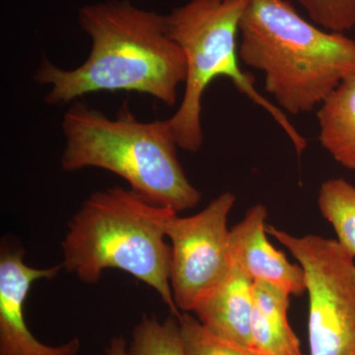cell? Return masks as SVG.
I'll return each mask as SVG.
<instances>
[{"label":"cell","instance_id":"cell-1","mask_svg":"<svg viewBox=\"0 0 355 355\" xmlns=\"http://www.w3.org/2000/svg\"><path fill=\"white\" fill-rule=\"evenodd\" d=\"M79 24L92 41L87 60L64 69L44 55L35 73L37 83L51 87L46 104L64 105L101 91L141 93L167 106L176 104L187 60L168 34L165 15L128 0H109L83 6Z\"/></svg>","mask_w":355,"mask_h":355},{"label":"cell","instance_id":"cell-2","mask_svg":"<svg viewBox=\"0 0 355 355\" xmlns=\"http://www.w3.org/2000/svg\"><path fill=\"white\" fill-rule=\"evenodd\" d=\"M238 53L291 114L307 113L355 73V41L303 19L286 0H249Z\"/></svg>","mask_w":355,"mask_h":355},{"label":"cell","instance_id":"cell-3","mask_svg":"<svg viewBox=\"0 0 355 355\" xmlns=\"http://www.w3.org/2000/svg\"><path fill=\"white\" fill-rule=\"evenodd\" d=\"M62 125L64 171L107 170L125 180L146 202L177 214L200 202L202 193L184 174L168 120L140 121L127 104L111 119L76 100L65 112Z\"/></svg>","mask_w":355,"mask_h":355},{"label":"cell","instance_id":"cell-4","mask_svg":"<svg viewBox=\"0 0 355 355\" xmlns=\"http://www.w3.org/2000/svg\"><path fill=\"white\" fill-rule=\"evenodd\" d=\"M174 212L120 186L95 191L67 226L62 268L87 284L104 270H123L157 292L179 317L170 286L171 248L165 242L166 220Z\"/></svg>","mask_w":355,"mask_h":355},{"label":"cell","instance_id":"cell-5","mask_svg":"<svg viewBox=\"0 0 355 355\" xmlns=\"http://www.w3.org/2000/svg\"><path fill=\"white\" fill-rule=\"evenodd\" d=\"M249 0H190L165 15L170 38L187 60L186 88L176 113L168 119L178 147L189 153L202 148V101L205 89L219 76H227L243 94L266 110L287 133L300 156L307 141L286 114L254 87L253 76L238 64L237 37Z\"/></svg>","mask_w":355,"mask_h":355},{"label":"cell","instance_id":"cell-6","mask_svg":"<svg viewBox=\"0 0 355 355\" xmlns=\"http://www.w3.org/2000/svg\"><path fill=\"white\" fill-rule=\"evenodd\" d=\"M302 266L309 296L310 355H355V263L336 240L266 226Z\"/></svg>","mask_w":355,"mask_h":355},{"label":"cell","instance_id":"cell-7","mask_svg":"<svg viewBox=\"0 0 355 355\" xmlns=\"http://www.w3.org/2000/svg\"><path fill=\"white\" fill-rule=\"evenodd\" d=\"M235 202V195L227 191L196 216L174 212L166 220V237L171 240L170 286L182 312H193L232 266L227 220Z\"/></svg>","mask_w":355,"mask_h":355},{"label":"cell","instance_id":"cell-8","mask_svg":"<svg viewBox=\"0 0 355 355\" xmlns=\"http://www.w3.org/2000/svg\"><path fill=\"white\" fill-rule=\"evenodd\" d=\"M24 250L2 244L0 250V355H78L79 338L58 347L37 340L25 322L24 303L40 279L57 277L62 265L34 268L26 265Z\"/></svg>","mask_w":355,"mask_h":355},{"label":"cell","instance_id":"cell-9","mask_svg":"<svg viewBox=\"0 0 355 355\" xmlns=\"http://www.w3.org/2000/svg\"><path fill=\"white\" fill-rule=\"evenodd\" d=\"M266 217L268 209L258 203L230 229L231 261L253 282H270L293 295H302L306 291L304 270L300 265L289 263L286 254L268 241Z\"/></svg>","mask_w":355,"mask_h":355},{"label":"cell","instance_id":"cell-10","mask_svg":"<svg viewBox=\"0 0 355 355\" xmlns=\"http://www.w3.org/2000/svg\"><path fill=\"white\" fill-rule=\"evenodd\" d=\"M254 282L237 266L197 306L198 321L223 340L252 352Z\"/></svg>","mask_w":355,"mask_h":355},{"label":"cell","instance_id":"cell-11","mask_svg":"<svg viewBox=\"0 0 355 355\" xmlns=\"http://www.w3.org/2000/svg\"><path fill=\"white\" fill-rule=\"evenodd\" d=\"M253 294L252 354L304 355L287 318L291 294L261 280L254 282Z\"/></svg>","mask_w":355,"mask_h":355},{"label":"cell","instance_id":"cell-12","mask_svg":"<svg viewBox=\"0 0 355 355\" xmlns=\"http://www.w3.org/2000/svg\"><path fill=\"white\" fill-rule=\"evenodd\" d=\"M317 116L322 146L343 167L355 170V73L322 103Z\"/></svg>","mask_w":355,"mask_h":355},{"label":"cell","instance_id":"cell-13","mask_svg":"<svg viewBox=\"0 0 355 355\" xmlns=\"http://www.w3.org/2000/svg\"><path fill=\"white\" fill-rule=\"evenodd\" d=\"M318 205L335 229L336 241L355 258V187L345 180H328L320 188Z\"/></svg>","mask_w":355,"mask_h":355},{"label":"cell","instance_id":"cell-14","mask_svg":"<svg viewBox=\"0 0 355 355\" xmlns=\"http://www.w3.org/2000/svg\"><path fill=\"white\" fill-rule=\"evenodd\" d=\"M171 315L161 323L155 316H142L132 331L130 355H187L179 322Z\"/></svg>","mask_w":355,"mask_h":355},{"label":"cell","instance_id":"cell-15","mask_svg":"<svg viewBox=\"0 0 355 355\" xmlns=\"http://www.w3.org/2000/svg\"><path fill=\"white\" fill-rule=\"evenodd\" d=\"M177 319L187 355H254L216 336L189 313Z\"/></svg>","mask_w":355,"mask_h":355},{"label":"cell","instance_id":"cell-16","mask_svg":"<svg viewBox=\"0 0 355 355\" xmlns=\"http://www.w3.org/2000/svg\"><path fill=\"white\" fill-rule=\"evenodd\" d=\"M308 16L322 29L333 33L355 28V0H297Z\"/></svg>","mask_w":355,"mask_h":355},{"label":"cell","instance_id":"cell-17","mask_svg":"<svg viewBox=\"0 0 355 355\" xmlns=\"http://www.w3.org/2000/svg\"><path fill=\"white\" fill-rule=\"evenodd\" d=\"M107 355H130L127 340L123 336L112 338L109 347L106 349Z\"/></svg>","mask_w":355,"mask_h":355}]
</instances>
